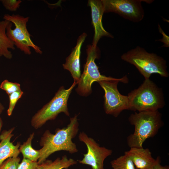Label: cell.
I'll return each instance as SVG.
<instances>
[{"label":"cell","mask_w":169,"mask_h":169,"mask_svg":"<svg viewBox=\"0 0 169 169\" xmlns=\"http://www.w3.org/2000/svg\"><path fill=\"white\" fill-rule=\"evenodd\" d=\"M78 115L70 118V122L67 126L57 130L54 134L49 130H46L41 138L40 145L42 148L39 150L40 157L38 164L44 161L54 153L60 151L68 152L70 154L78 151L76 144L72 141L79 131Z\"/></svg>","instance_id":"obj_1"},{"label":"cell","mask_w":169,"mask_h":169,"mask_svg":"<svg viewBox=\"0 0 169 169\" xmlns=\"http://www.w3.org/2000/svg\"><path fill=\"white\" fill-rule=\"evenodd\" d=\"M128 120L135 128L133 133L127 138V145L130 148L143 147L144 141L155 136L164 125L158 110L136 112L130 115Z\"/></svg>","instance_id":"obj_2"},{"label":"cell","mask_w":169,"mask_h":169,"mask_svg":"<svg viewBox=\"0 0 169 169\" xmlns=\"http://www.w3.org/2000/svg\"><path fill=\"white\" fill-rule=\"evenodd\" d=\"M129 110L134 111H154L165 105L162 89L150 79H145L137 88L128 95Z\"/></svg>","instance_id":"obj_3"},{"label":"cell","mask_w":169,"mask_h":169,"mask_svg":"<svg viewBox=\"0 0 169 169\" xmlns=\"http://www.w3.org/2000/svg\"><path fill=\"white\" fill-rule=\"evenodd\" d=\"M121 58L122 60L134 65L145 79H149L154 73L165 78L169 76L165 60L156 54L148 52L140 46L123 54Z\"/></svg>","instance_id":"obj_4"},{"label":"cell","mask_w":169,"mask_h":169,"mask_svg":"<svg viewBox=\"0 0 169 169\" xmlns=\"http://www.w3.org/2000/svg\"><path fill=\"white\" fill-rule=\"evenodd\" d=\"M78 82L74 81L71 86L66 89L62 86L53 98L39 110L32 117L31 125L35 129L42 127L48 120H54L59 114L64 113L69 116L68 101L69 95Z\"/></svg>","instance_id":"obj_5"},{"label":"cell","mask_w":169,"mask_h":169,"mask_svg":"<svg viewBox=\"0 0 169 169\" xmlns=\"http://www.w3.org/2000/svg\"><path fill=\"white\" fill-rule=\"evenodd\" d=\"M3 18L4 20L10 22L6 28V34L17 48L26 54H31L30 48L37 53L42 54L41 48L33 42L30 38L31 35L27 29V24L29 17H25L19 14L11 15L6 14Z\"/></svg>","instance_id":"obj_6"},{"label":"cell","mask_w":169,"mask_h":169,"mask_svg":"<svg viewBox=\"0 0 169 169\" xmlns=\"http://www.w3.org/2000/svg\"><path fill=\"white\" fill-rule=\"evenodd\" d=\"M87 57L83 72L76 89L77 93L82 96H87L92 92L91 86L95 82L103 80H116L119 78L107 77L102 75L96 64L95 59L99 57L97 47L89 45L86 49Z\"/></svg>","instance_id":"obj_7"},{"label":"cell","mask_w":169,"mask_h":169,"mask_svg":"<svg viewBox=\"0 0 169 169\" xmlns=\"http://www.w3.org/2000/svg\"><path fill=\"white\" fill-rule=\"evenodd\" d=\"M127 76L116 80H103L98 82L105 92L104 108L105 113L117 117L125 110H129L127 95H121L119 91L117 85L119 82L127 83Z\"/></svg>","instance_id":"obj_8"},{"label":"cell","mask_w":169,"mask_h":169,"mask_svg":"<svg viewBox=\"0 0 169 169\" xmlns=\"http://www.w3.org/2000/svg\"><path fill=\"white\" fill-rule=\"evenodd\" d=\"M104 13L114 12L125 19L138 22L143 18L145 13L141 2L150 3L153 0H101Z\"/></svg>","instance_id":"obj_9"},{"label":"cell","mask_w":169,"mask_h":169,"mask_svg":"<svg viewBox=\"0 0 169 169\" xmlns=\"http://www.w3.org/2000/svg\"><path fill=\"white\" fill-rule=\"evenodd\" d=\"M78 138L80 141L85 144L87 148V153L84 154L82 160L78 161L79 162L90 166L92 169H104V161L111 155L112 150L100 146L93 139L84 132L80 133Z\"/></svg>","instance_id":"obj_10"},{"label":"cell","mask_w":169,"mask_h":169,"mask_svg":"<svg viewBox=\"0 0 169 169\" xmlns=\"http://www.w3.org/2000/svg\"><path fill=\"white\" fill-rule=\"evenodd\" d=\"M88 5L91 9L92 24L95 31L92 45L97 47L100 39L104 36L113 38V36L104 28L102 20L104 13L103 5L101 0H90Z\"/></svg>","instance_id":"obj_11"},{"label":"cell","mask_w":169,"mask_h":169,"mask_svg":"<svg viewBox=\"0 0 169 169\" xmlns=\"http://www.w3.org/2000/svg\"><path fill=\"white\" fill-rule=\"evenodd\" d=\"M87 36L86 33H84L79 36L75 46L66 58L65 63L63 64L64 69L70 73L74 81L78 83L81 75L80 61L81 49Z\"/></svg>","instance_id":"obj_12"},{"label":"cell","mask_w":169,"mask_h":169,"mask_svg":"<svg viewBox=\"0 0 169 169\" xmlns=\"http://www.w3.org/2000/svg\"><path fill=\"white\" fill-rule=\"evenodd\" d=\"M124 153L131 158L136 169H149L156 162V159L152 157L148 148H131Z\"/></svg>","instance_id":"obj_13"},{"label":"cell","mask_w":169,"mask_h":169,"mask_svg":"<svg viewBox=\"0 0 169 169\" xmlns=\"http://www.w3.org/2000/svg\"><path fill=\"white\" fill-rule=\"evenodd\" d=\"M14 128L8 130H4L0 135V166L7 159L13 157H17L20 153V142L15 145L10 141L13 136L12 132Z\"/></svg>","instance_id":"obj_14"},{"label":"cell","mask_w":169,"mask_h":169,"mask_svg":"<svg viewBox=\"0 0 169 169\" xmlns=\"http://www.w3.org/2000/svg\"><path fill=\"white\" fill-rule=\"evenodd\" d=\"M10 22L4 20L0 21V57L3 56L5 58L11 59L13 55L9 49H15L14 43L7 36L6 28Z\"/></svg>","instance_id":"obj_15"},{"label":"cell","mask_w":169,"mask_h":169,"mask_svg":"<svg viewBox=\"0 0 169 169\" xmlns=\"http://www.w3.org/2000/svg\"><path fill=\"white\" fill-rule=\"evenodd\" d=\"M77 162L72 158H68L64 155L61 158L58 157L54 161L46 160L42 163L38 164V169H67L76 164Z\"/></svg>","instance_id":"obj_16"},{"label":"cell","mask_w":169,"mask_h":169,"mask_svg":"<svg viewBox=\"0 0 169 169\" xmlns=\"http://www.w3.org/2000/svg\"><path fill=\"white\" fill-rule=\"evenodd\" d=\"M34 135V132L30 135L27 141L20 145L19 151L23 158L37 161L40 157V152L39 150H35L32 147V142Z\"/></svg>","instance_id":"obj_17"},{"label":"cell","mask_w":169,"mask_h":169,"mask_svg":"<svg viewBox=\"0 0 169 169\" xmlns=\"http://www.w3.org/2000/svg\"><path fill=\"white\" fill-rule=\"evenodd\" d=\"M110 164L113 169H136L131 158L125 153L111 161Z\"/></svg>","instance_id":"obj_18"},{"label":"cell","mask_w":169,"mask_h":169,"mask_svg":"<svg viewBox=\"0 0 169 169\" xmlns=\"http://www.w3.org/2000/svg\"><path fill=\"white\" fill-rule=\"evenodd\" d=\"M0 88L6 91L9 95L17 91L21 90L20 84L17 83H13L6 79L1 84Z\"/></svg>","instance_id":"obj_19"},{"label":"cell","mask_w":169,"mask_h":169,"mask_svg":"<svg viewBox=\"0 0 169 169\" xmlns=\"http://www.w3.org/2000/svg\"><path fill=\"white\" fill-rule=\"evenodd\" d=\"M23 94V92L21 90L8 95L9 104L7 110V114L8 116L11 115L17 101L21 97Z\"/></svg>","instance_id":"obj_20"},{"label":"cell","mask_w":169,"mask_h":169,"mask_svg":"<svg viewBox=\"0 0 169 169\" xmlns=\"http://www.w3.org/2000/svg\"><path fill=\"white\" fill-rule=\"evenodd\" d=\"M20 160L18 156L9 158L0 166V169H17Z\"/></svg>","instance_id":"obj_21"},{"label":"cell","mask_w":169,"mask_h":169,"mask_svg":"<svg viewBox=\"0 0 169 169\" xmlns=\"http://www.w3.org/2000/svg\"><path fill=\"white\" fill-rule=\"evenodd\" d=\"M0 2L6 9L11 12L16 11L22 2L20 0H1Z\"/></svg>","instance_id":"obj_22"},{"label":"cell","mask_w":169,"mask_h":169,"mask_svg":"<svg viewBox=\"0 0 169 169\" xmlns=\"http://www.w3.org/2000/svg\"><path fill=\"white\" fill-rule=\"evenodd\" d=\"M38 162L23 158L21 163H19L17 169H38Z\"/></svg>","instance_id":"obj_23"},{"label":"cell","mask_w":169,"mask_h":169,"mask_svg":"<svg viewBox=\"0 0 169 169\" xmlns=\"http://www.w3.org/2000/svg\"><path fill=\"white\" fill-rule=\"evenodd\" d=\"M161 160L160 157L158 156L156 158V162L155 165L149 169H169L168 166H162L161 164Z\"/></svg>","instance_id":"obj_24"},{"label":"cell","mask_w":169,"mask_h":169,"mask_svg":"<svg viewBox=\"0 0 169 169\" xmlns=\"http://www.w3.org/2000/svg\"><path fill=\"white\" fill-rule=\"evenodd\" d=\"M4 108L3 105L0 103V114H1L3 111L4 110Z\"/></svg>","instance_id":"obj_25"},{"label":"cell","mask_w":169,"mask_h":169,"mask_svg":"<svg viewBox=\"0 0 169 169\" xmlns=\"http://www.w3.org/2000/svg\"><path fill=\"white\" fill-rule=\"evenodd\" d=\"M3 125V121L1 118L0 117V132Z\"/></svg>","instance_id":"obj_26"}]
</instances>
